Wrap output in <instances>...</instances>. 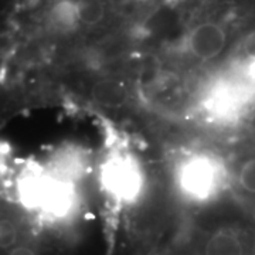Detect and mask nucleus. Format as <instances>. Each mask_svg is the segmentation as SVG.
<instances>
[{
    "label": "nucleus",
    "instance_id": "nucleus-4",
    "mask_svg": "<svg viewBox=\"0 0 255 255\" xmlns=\"http://www.w3.org/2000/svg\"><path fill=\"white\" fill-rule=\"evenodd\" d=\"M227 44V33L219 23L206 21L197 24L187 34L186 48L193 57L201 61L217 58Z\"/></svg>",
    "mask_w": 255,
    "mask_h": 255
},
{
    "label": "nucleus",
    "instance_id": "nucleus-10",
    "mask_svg": "<svg viewBox=\"0 0 255 255\" xmlns=\"http://www.w3.org/2000/svg\"><path fill=\"white\" fill-rule=\"evenodd\" d=\"M104 17V6L97 0L80 3V20L85 24H95Z\"/></svg>",
    "mask_w": 255,
    "mask_h": 255
},
{
    "label": "nucleus",
    "instance_id": "nucleus-5",
    "mask_svg": "<svg viewBox=\"0 0 255 255\" xmlns=\"http://www.w3.org/2000/svg\"><path fill=\"white\" fill-rule=\"evenodd\" d=\"M80 20V3L73 0H60L48 13V24L55 31H70Z\"/></svg>",
    "mask_w": 255,
    "mask_h": 255
},
{
    "label": "nucleus",
    "instance_id": "nucleus-11",
    "mask_svg": "<svg viewBox=\"0 0 255 255\" xmlns=\"http://www.w3.org/2000/svg\"><path fill=\"white\" fill-rule=\"evenodd\" d=\"M238 183L247 193L255 194V157L248 159L241 164L238 172Z\"/></svg>",
    "mask_w": 255,
    "mask_h": 255
},
{
    "label": "nucleus",
    "instance_id": "nucleus-9",
    "mask_svg": "<svg viewBox=\"0 0 255 255\" xmlns=\"http://www.w3.org/2000/svg\"><path fill=\"white\" fill-rule=\"evenodd\" d=\"M18 230L14 221L0 219V250H11L17 246Z\"/></svg>",
    "mask_w": 255,
    "mask_h": 255
},
{
    "label": "nucleus",
    "instance_id": "nucleus-8",
    "mask_svg": "<svg viewBox=\"0 0 255 255\" xmlns=\"http://www.w3.org/2000/svg\"><path fill=\"white\" fill-rule=\"evenodd\" d=\"M54 170V176L74 183V180L80 177L84 170V159L78 152L68 150L55 160Z\"/></svg>",
    "mask_w": 255,
    "mask_h": 255
},
{
    "label": "nucleus",
    "instance_id": "nucleus-13",
    "mask_svg": "<svg viewBox=\"0 0 255 255\" xmlns=\"http://www.w3.org/2000/svg\"><path fill=\"white\" fill-rule=\"evenodd\" d=\"M7 255H37L36 251L27 244H17L9 250Z\"/></svg>",
    "mask_w": 255,
    "mask_h": 255
},
{
    "label": "nucleus",
    "instance_id": "nucleus-2",
    "mask_svg": "<svg viewBox=\"0 0 255 255\" xmlns=\"http://www.w3.org/2000/svg\"><path fill=\"white\" fill-rule=\"evenodd\" d=\"M104 190L118 203H135L145 187V173L133 156L115 153L101 167Z\"/></svg>",
    "mask_w": 255,
    "mask_h": 255
},
{
    "label": "nucleus",
    "instance_id": "nucleus-1",
    "mask_svg": "<svg viewBox=\"0 0 255 255\" xmlns=\"http://www.w3.org/2000/svg\"><path fill=\"white\" fill-rule=\"evenodd\" d=\"M224 180V167L217 157L194 153L184 157L176 170V183L184 197L204 203L214 197Z\"/></svg>",
    "mask_w": 255,
    "mask_h": 255
},
{
    "label": "nucleus",
    "instance_id": "nucleus-6",
    "mask_svg": "<svg viewBox=\"0 0 255 255\" xmlns=\"http://www.w3.org/2000/svg\"><path fill=\"white\" fill-rule=\"evenodd\" d=\"M206 255H244L241 240L231 230L214 233L206 244Z\"/></svg>",
    "mask_w": 255,
    "mask_h": 255
},
{
    "label": "nucleus",
    "instance_id": "nucleus-3",
    "mask_svg": "<svg viewBox=\"0 0 255 255\" xmlns=\"http://www.w3.org/2000/svg\"><path fill=\"white\" fill-rule=\"evenodd\" d=\"M253 90L234 73L233 77H223L210 85L203 95L201 107L211 118L230 121L237 117Z\"/></svg>",
    "mask_w": 255,
    "mask_h": 255
},
{
    "label": "nucleus",
    "instance_id": "nucleus-7",
    "mask_svg": "<svg viewBox=\"0 0 255 255\" xmlns=\"http://www.w3.org/2000/svg\"><path fill=\"white\" fill-rule=\"evenodd\" d=\"M92 97L97 102L105 107H118L127 101L128 92L118 81L104 80L97 82L92 88Z\"/></svg>",
    "mask_w": 255,
    "mask_h": 255
},
{
    "label": "nucleus",
    "instance_id": "nucleus-12",
    "mask_svg": "<svg viewBox=\"0 0 255 255\" xmlns=\"http://www.w3.org/2000/svg\"><path fill=\"white\" fill-rule=\"evenodd\" d=\"M241 58H255V31L247 34L240 46Z\"/></svg>",
    "mask_w": 255,
    "mask_h": 255
}]
</instances>
